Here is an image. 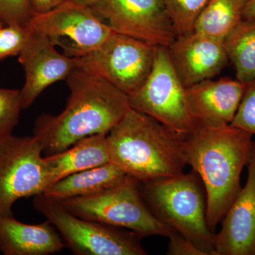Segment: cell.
Returning <instances> with one entry per match:
<instances>
[{"label":"cell","mask_w":255,"mask_h":255,"mask_svg":"<svg viewBox=\"0 0 255 255\" xmlns=\"http://www.w3.org/2000/svg\"><path fill=\"white\" fill-rule=\"evenodd\" d=\"M65 81L70 94L65 110L58 115L43 114L35 122L33 135L46 156L90 135L108 133L130 108L128 95L82 69H75Z\"/></svg>","instance_id":"cell-1"},{"label":"cell","mask_w":255,"mask_h":255,"mask_svg":"<svg viewBox=\"0 0 255 255\" xmlns=\"http://www.w3.org/2000/svg\"><path fill=\"white\" fill-rule=\"evenodd\" d=\"M253 136L230 124L196 129L184 138L187 163L205 188L206 216L213 232L242 189V171L249 162Z\"/></svg>","instance_id":"cell-2"},{"label":"cell","mask_w":255,"mask_h":255,"mask_svg":"<svg viewBox=\"0 0 255 255\" xmlns=\"http://www.w3.org/2000/svg\"><path fill=\"white\" fill-rule=\"evenodd\" d=\"M111 162L140 183L174 177L187 165L184 138L130 108L107 135Z\"/></svg>","instance_id":"cell-3"},{"label":"cell","mask_w":255,"mask_h":255,"mask_svg":"<svg viewBox=\"0 0 255 255\" xmlns=\"http://www.w3.org/2000/svg\"><path fill=\"white\" fill-rule=\"evenodd\" d=\"M201 184L193 171L140 182V190L146 204L161 222L187 238L206 255H218L216 234L208 224Z\"/></svg>","instance_id":"cell-4"},{"label":"cell","mask_w":255,"mask_h":255,"mask_svg":"<svg viewBox=\"0 0 255 255\" xmlns=\"http://www.w3.org/2000/svg\"><path fill=\"white\" fill-rule=\"evenodd\" d=\"M58 202L79 218L128 230L142 238H168L174 231L157 219L142 198L140 182L129 176L100 192Z\"/></svg>","instance_id":"cell-5"},{"label":"cell","mask_w":255,"mask_h":255,"mask_svg":"<svg viewBox=\"0 0 255 255\" xmlns=\"http://www.w3.org/2000/svg\"><path fill=\"white\" fill-rule=\"evenodd\" d=\"M33 205L55 226L74 255H147L142 238L132 231L79 218L43 194L33 196Z\"/></svg>","instance_id":"cell-6"},{"label":"cell","mask_w":255,"mask_h":255,"mask_svg":"<svg viewBox=\"0 0 255 255\" xmlns=\"http://www.w3.org/2000/svg\"><path fill=\"white\" fill-rule=\"evenodd\" d=\"M128 97L130 108L150 116L183 138L195 130L187 87L178 76L166 47L156 46L150 74Z\"/></svg>","instance_id":"cell-7"},{"label":"cell","mask_w":255,"mask_h":255,"mask_svg":"<svg viewBox=\"0 0 255 255\" xmlns=\"http://www.w3.org/2000/svg\"><path fill=\"white\" fill-rule=\"evenodd\" d=\"M155 46L113 33L101 46L78 58V68L104 79L128 96L145 81L153 65Z\"/></svg>","instance_id":"cell-8"},{"label":"cell","mask_w":255,"mask_h":255,"mask_svg":"<svg viewBox=\"0 0 255 255\" xmlns=\"http://www.w3.org/2000/svg\"><path fill=\"white\" fill-rule=\"evenodd\" d=\"M43 147L35 136L0 140V216L13 215L22 198L43 194L49 186Z\"/></svg>","instance_id":"cell-9"},{"label":"cell","mask_w":255,"mask_h":255,"mask_svg":"<svg viewBox=\"0 0 255 255\" xmlns=\"http://www.w3.org/2000/svg\"><path fill=\"white\" fill-rule=\"evenodd\" d=\"M26 27L52 38L58 44L61 37L70 44L64 46L65 55L79 57L101 46L113 31L90 6L65 0L48 11L35 13Z\"/></svg>","instance_id":"cell-10"},{"label":"cell","mask_w":255,"mask_h":255,"mask_svg":"<svg viewBox=\"0 0 255 255\" xmlns=\"http://www.w3.org/2000/svg\"><path fill=\"white\" fill-rule=\"evenodd\" d=\"M94 12L120 34L167 48L177 36L164 0H99Z\"/></svg>","instance_id":"cell-11"},{"label":"cell","mask_w":255,"mask_h":255,"mask_svg":"<svg viewBox=\"0 0 255 255\" xmlns=\"http://www.w3.org/2000/svg\"><path fill=\"white\" fill-rule=\"evenodd\" d=\"M28 31L26 43L18 55L25 73L24 85L20 90L23 110L31 106L47 87L66 80L78 65L76 57L57 51L56 43L52 38Z\"/></svg>","instance_id":"cell-12"},{"label":"cell","mask_w":255,"mask_h":255,"mask_svg":"<svg viewBox=\"0 0 255 255\" xmlns=\"http://www.w3.org/2000/svg\"><path fill=\"white\" fill-rule=\"evenodd\" d=\"M167 50L186 87L214 78L229 62L224 39L194 31L176 37Z\"/></svg>","instance_id":"cell-13"},{"label":"cell","mask_w":255,"mask_h":255,"mask_svg":"<svg viewBox=\"0 0 255 255\" xmlns=\"http://www.w3.org/2000/svg\"><path fill=\"white\" fill-rule=\"evenodd\" d=\"M246 185L225 214L215 236L218 255H255V142L248 165Z\"/></svg>","instance_id":"cell-14"},{"label":"cell","mask_w":255,"mask_h":255,"mask_svg":"<svg viewBox=\"0 0 255 255\" xmlns=\"http://www.w3.org/2000/svg\"><path fill=\"white\" fill-rule=\"evenodd\" d=\"M246 87V84L230 78L209 79L187 87L188 104L195 130L231 124Z\"/></svg>","instance_id":"cell-15"},{"label":"cell","mask_w":255,"mask_h":255,"mask_svg":"<svg viewBox=\"0 0 255 255\" xmlns=\"http://www.w3.org/2000/svg\"><path fill=\"white\" fill-rule=\"evenodd\" d=\"M65 247L59 232L48 220L29 225L13 215L0 216V251L5 255H48Z\"/></svg>","instance_id":"cell-16"},{"label":"cell","mask_w":255,"mask_h":255,"mask_svg":"<svg viewBox=\"0 0 255 255\" xmlns=\"http://www.w3.org/2000/svg\"><path fill=\"white\" fill-rule=\"evenodd\" d=\"M107 134H96L79 140L68 150L44 157L49 186L63 178L111 162Z\"/></svg>","instance_id":"cell-17"},{"label":"cell","mask_w":255,"mask_h":255,"mask_svg":"<svg viewBox=\"0 0 255 255\" xmlns=\"http://www.w3.org/2000/svg\"><path fill=\"white\" fill-rule=\"evenodd\" d=\"M127 174L112 162L67 176L47 188L43 195L55 201L96 194L122 182Z\"/></svg>","instance_id":"cell-18"},{"label":"cell","mask_w":255,"mask_h":255,"mask_svg":"<svg viewBox=\"0 0 255 255\" xmlns=\"http://www.w3.org/2000/svg\"><path fill=\"white\" fill-rule=\"evenodd\" d=\"M236 79L247 84L255 78V17L243 18L224 39Z\"/></svg>","instance_id":"cell-19"},{"label":"cell","mask_w":255,"mask_h":255,"mask_svg":"<svg viewBox=\"0 0 255 255\" xmlns=\"http://www.w3.org/2000/svg\"><path fill=\"white\" fill-rule=\"evenodd\" d=\"M250 0H211L196 20L194 31L225 39L243 19Z\"/></svg>","instance_id":"cell-20"},{"label":"cell","mask_w":255,"mask_h":255,"mask_svg":"<svg viewBox=\"0 0 255 255\" xmlns=\"http://www.w3.org/2000/svg\"><path fill=\"white\" fill-rule=\"evenodd\" d=\"M211 0H164L177 36L194 31L196 20Z\"/></svg>","instance_id":"cell-21"},{"label":"cell","mask_w":255,"mask_h":255,"mask_svg":"<svg viewBox=\"0 0 255 255\" xmlns=\"http://www.w3.org/2000/svg\"><path fill=\"white\" fill-rule=\"evenodd\" d=\"M22 110L19 90L0 89V140L12 135Z\"/></svg>","instance_id":"cell-22"},{"label":"cell","mask_w":255,"mask_h":255,"mask_svg":"<svg viewBox=\"0 0 255 255\" xmlns=\"http://www.w3.org/2000/svg\"><path fill=\"white\" fill-rule=\"evenodd\" d=\"M33 14L32 0H0V20L4 26H26Z\"/></svg>","instance_id":"cell-23"},{"label":"cell","mask_w":255,"mask_h":255,"mask_svg":"<svg viewBox=\"0 0 255 255\" xmlns=\"http://www.w3.org/2000/svg\"><path fill=\"white\" fill-rule=\"evenodd\" d=\"M231 125L255 135V78L246 84L241 105Z\"/></svg>","instance_id":"cell-24"},{"label":"cell","mask_w":255,"mask_h":255,"mask_svg":"<svg viewBox=\"0 0 255 255\" xmlns=\"http://www.w3.org/2000/svg\"><path fill=\"white\" fill-rule=\"evenodd\" d=\"M28 35L26 26L7 25L0 29V61L8 57L18 55Z\"/></svg>","instance_id":"cell-25"},{"label":"cell","mask_w":255,"mask_h":255,"mask_svg":"<svg viewBox=\"0 0 255 255\" xmlns=\"http://www.w3.org/2000/svg\"><path fill=\"white\" fill-rule=\"evenodd\" d=\"M169 239L167 254L169 255H206L187 238L174 231Z\"/></svg>","instance_id":"cell-26"},{"label":"cell","mask_w":255,"mask_h":255,"mask_svg":"<svg viewBox=\"0 0 255 255\" xmlns=\"http://www.w3.org/2000/svg\"><path fill=\"white\" fill-rule=\"evenodd\" d=\"M65 0H32L35 13H43L51 9Z\"/></svg>","instance_id":"cell-27"},{"label":"cell","mask_w":255,"mask_h":255,"mask_svg":"<svg viewBox=\"0 0 255 255\" xmlns=\"http://www.w3.org/2000/svg\"><path fill=\"white\" fill-rule=\"evenodd\" d=\"M255 17V0H250L245 10L243 18Z\"/></svg>","instance_id":"cell-28"},{"label":"cell","mask_w":255,"mask_h":255,"mask_svg":"<svg viewBox=\"0 0 255 255\" xmlns=\"http://www.w3.org/2000/svg\"><path fill=\"white\" fill-rule=\"evenodd\" d=\"M71 1L78 4L85 5V6H91L99 0H71Z\"/></svg>","instance_id":"cell-29"},{"label":"cell","mask_w":255,"mask_h":255,"mask_svg":"<svg viewBox=\"0 0 255 255\" xmlns=\"http://www.w3.org/2000/svg\"><path fill=\"white\" fill-rule=\"evenodd\" d=\"M4 23H3L2 21L0 20V29H1V28L4 27Z\"/></svg>","instance_id":"cell-30"}]
</instances>
